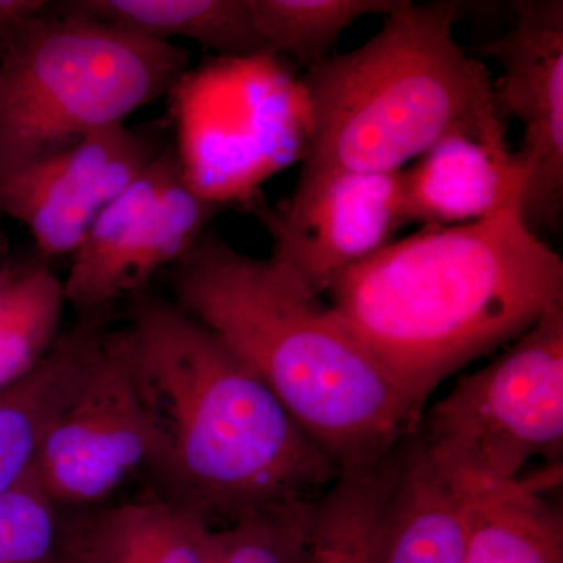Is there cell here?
Returning a JSON list of instances; mask_svg holds the SVG:
<instances>
[{
  "instance_id": "44dd1931",
  "label": "cell",
  "mask_w": 563,
  "mask_h": 563,
  "mask_svg": "<svg viewBox=\"0 0 563 563\" xmlns=\"http://www.w3.org/2000/svg\"><path fill=\"white\" fill-rule=\"evenodd\" d=\"M65 306L63 282L43 266L0 288V391L46 357Z\"/></svg>"
},
{
  "instance_id": "e0dca14e",
  "label": "cell",
  "mask_w": 563,
  "mask_h": 563,
  "mask_svg": "<svg viewBox=\"0 0 563 563\" xmlns=\"http://www.w3.org/2000/svg\"><path fill=\"white\" fill-rule=\"evenodd\" d=\"M63 10L172 43L187 40L220 57H247L268 52L263 46L250 0H80Z\"/></svg>"
},
{
  "instance_id": "8992f818",
  "label": "cell",
  "mask_w": 563,
  "mask_h": 563,
  "mask_svg": "<svg viewBox=\"0 0 563 563\" xmlns=\"http://www.w3.org/2000/svg\"><path fill=\"white\" fill-rule=\"evenodd\" d=\"M417 433L457 487L521 477L533 459L561 466L563 306L543 314L479 372L463 374Z\"/></svg>"
},
{
  "instance_id": "ba28073f",
  "label": "cell",
  "mask_w": 563,
  "mask_h": 563,
  "mask_svg": "<svg viewBox=\"0 0 563 563\" xmlns=\"http://www.w3.org/2000/svg\"><path fill=\"white\" fill-rule=\"evenodd\" d=\"M155 426L129 328L107 331L84 379L41 444L35 470L60 507L106 501L150 468Z\"/></svg>"
},
{
  "instance_id": "9c48e42d",
  "label": "cell",
  "mask_w": 563,
  "mask_h": 563,
  "mask_svg": "<svg viewBox=\"0 0 563 563\" xmlns=\"http://www.w3.org/2000/svg\"><path fill=\"white\" fill-rule=\"evenodd\" d=\"M220 209L192 190L176 151L162 152L99 213L70 255L66 303L84 318L103 314L177 265Z\"/></svg>"
},
{
  "instance_id": "52a82bcc",
  "label": "cell",
  "mask_w": 563,
  "mask_h": 563,
  "mask_svg": "<svg viewBox=\"0 0 563 563\" xmlns=\"http://www.w3.org/2000/svg\"><path fill=\"white\" fill-rule=\"evenodd\" d=\"M276 57H220L188 69L169 92L181 173L217 206L246 198L290 161L307 121L301 85L292 87Z\"/></svg>"
},
{
  "instance_id": "7a4b0ae2",
  "label": "cell",
  "mask_w": 563,
  "mask_h": 563,
  "mask_svg": "<svg viewBox=\"0 0 563 563\" xmlns=\"http://www.w3.org/2000/svg\"><path fill=\"white\" fill-rule=\"evenodd\" d=\"M129 332L155 426L150 468L162 498L218 529L318 501L339 479V466L261 377L190 314L144 302Z\"/></svg>"
},
{
  "instance_id": "d6986e66",
  "label": "cell",
  "mask_w": 563,
  "mask_h": 563,
  "mask_svg": "<svg viewBox=\"0 0 563 563\" xmlns=\"http://www.w3.org/2000/svg\"><path fill=\"white\" fill-rule=\"evenodd\" d=\"M399 444L383 461L342 473L314 506L313 563H366L374 526L398 466Z\"/></svg>"
},
{
  "instance_id": "5bb4252c",
  "label": "cell",
  "mask_w": 563,
  "mask_h": 563,
  "mask_svg": "<svg viewBox=\"0 0 563 563\" xmlns=\"http://www.w3.org/2000/svg\"><path fill=\"white\" fill-rule=\"evenodd\" d=\"M465 498L422 446L417 429L399 443L398 466L366 563H463Z\"/></svg>"
},
{
  "instance_id": "5b68a950",
  "label": "cell",
  "mask_w": 563,
  "mask_h": 563,
  "mask_svg": "<svg viewBox=\"0 0 563 563\" xmlns=\"http://www.w3.org/2000/svg\"><path fill=\"white\" fill-rule=\"evenodd\" d=\"M188 52L63 10L0 46V180L169 95Z\"/></svg>"
},
{
  "instance_id": "30bf717a",
  "label": "cell",
  "mask_w": 563,
  "mask_h": 563,
  "mask_svg": "<svg viewBox=\"0 0 563 563\" xmlns=\"http://www.w3.org/2000/svg\"><path fill=\"white\" fill-rule=\"evenodd\" d=\"M512 10L509 32L476 51L498 63L496 101L523 125L521 213L536 231L554 228L563 207V2L521 0Z\"/></svg>"
},
{
  "instance_id": "9a60e30c",
  "label": "cell",
  "mask_w": 563,
  "mask_h": 563,
  "mask_svg": "<svg viewBox=\"0 0 563 563\" xmlns=\"http://www.w3.org/2000/svg\"><path fill=\"white\" fill-rule=\"evenodd\" d=\"M103 314L85 317L32 369L0 391V496L31 472L52 424L73 398L101 346Z\"/></svg>"
},
{
  "instance_id": "7402d4cb",
  "label": "cell",
  "mask_w": 563,
  "mask_h": 563,
  "mask_svg": "<svg viewBox=\"0 0 563 563\" xmlns=\"http://www.w3.org/2000/svg\"><path fill=\"white\" fill-rule=\"evenodd\" d=\"M314 506L290 504L214 529L209 563H313Z\"/></svg>"
},
{
  "instance_id": "d4e9b609",
  "label": "cell",
  "mask_w": 563,
  "mask_h": 563,
  "mask_svg": "<svg viewBox=\"0 0 563 563\" xmlns=\"http://www.w3.org/2000/svg\"><path fill=\"white\" fill-rule=\"evenodd\" d=\"M54 563H92L80 523H74L66 529L65 540Z\"/></svg>"
},
{
  "instance_id": "ffe728a7",
  "label": "cell",
  "mask_w": 563,
  "mask_h": 563,
  "mask_svg": "<svg viewBox=\"0 0 563 563\" xmlns=\"http://www.w3.org/2000/svg\"><path fill=\"white\" fill-rule=\"evenodd\" d=\"M399 0H250L263 46L307 68L331 57L342 33L365 16H385Z\"/></svg>"
},
{
  "instance_id": "4fadbf2b",
  "label": "cell",
  "mask_w": 563,
  "mask_h": 563,
  "mask_svg": "<svg viewBox=\"0 0 563 563\" xmlns=\"http://www.w3.org/2000/svg\"><path fill=\"white\" fill-rule=\"evenodd\" d=\"M526 174L510 146L473 136H446L402 169L404 201L410 222L448 228L484 220L520 201Z\"/></svg>"
},
{
  "instance_id": "3957f363",
  "label": "cell",
  "mask_w": 563,
  "mask_h": 563,
  "mask_svg": "<svg viewBox=\"0 0 563 563\" xmlns=\"http://www.w3.org/2000/svg\"><path fill=\"white\" fill-rule=\"evenodd\" d=\"M177 265V307L261 377L340 472L383 461L417 429L406 393L279 258L202 236Z\"/></svg>"
},
{
  "instance_id": "2e32d148",
  "label": "cell",
  "mask_w": 563,
  "mask_h": 563,
  "mask_svg": "<svg viewBox=\"0 0 563 563\" xmlns=\"http://www.w3.org/2000/svg\"><path fill=\"white\" fill-rule=\"evenodd\" d=\"M558 476L459 487L465 498L463 563H563L562 507L547 496Z\"/></svg>"
},
{
  "instance_id": "cb8c5ba5",
  "label": "cell",
  "mask_w": 563,
  "mask_h": 563,
  "mask_svg": "<svg viewBox=\"0 0 563 563\" xmlns=\"http://www.w3.org/2000/svg\"><path fill=\"white\" fill-rule=\"evenodd\" d=\"M46 5L40 0H0V41L41 16Z\"/></svg>"
},
{
  "instance_id": "603a6c76",
  "label": "cell",
  "mask_w": 563,
  "mask_h": 563,
  "mask_svg": "<svg viewBox=\"0 0 563 563\" xmlns=\"http://www.w3.org/2000/svg\"><path fill=\"white\" fill-rule=\"evenodd\" d=\"M35 465L0 496V563H54L68 526Z\"/></svg>"
},
{
  "instance_id": "6da1fadb",
  "label": "cell",
  "mask_w": 563,
  "mask_h": 563,
  "mask_svg": "<svg viewBox=\"0 0 563 563\" xmlns=\"http://www.w3.org/2000/svg\"><path fill=\"white\" fill-rule=\"evenodd\" d=\"M325 292L421 413L446 377L563 306V262L514 201L484 220L391 242Z\"/></svg>"
},
{
  "instance_id": "277c9868",
  "label": "cell",
  "mask_w": 563,
  "mask_h": 563,
  "mask_svg": "<svg viewBox=\"0 0 563 563\" xmlns=\"http://www.w3.org/2000/svg\"><path fill=\"white\" fill-rule=\"evenodd\" d=\"M459 5L399 0L357 49L307 70V150L296 187L335 173H398L461 133L509 146L484 63L454 38Z\"/></svg>"
},
{
  "instance_id": "ac0fdd59",
  "label": "cell",
  "mask_w": 563,
  "mask_h": 563,
  "mask_svg": "<svg viewBox=\"0 0 563 563\" xmlns=\"http://www.w3.org/2000/svg\"><path fill=\"white\" fill-rule=\"evenodd\" d=\"M92 563H209L214 528L166 498L125 503L80 521Z\"/></svg>"
},
{
  "instance_id": "8fae6325",
  "label": "cell",
  "mask_w": 563,
  "mask_h": 563,
  "mask_svg": "<svg viewBox=\"0 0 563 563\" xmlns=\"http://www.w3.org/2000/svg\"><path fill=\"white\" fill-rule=\"evenodd\" d=\"M157 155L140 132L111 125L0 180V211L47 257L73 255L99 213Z\"/></svg>"
},
{
  "instance_id": "7c38bea8",
  "label": "cell",
  "mask_w": 563,
  "mask_h": 563,
  "mask_svg": "<svg viewBox=\"0 0 563 563\" xmlns=\"http://www.w3.org/2000/svg\"><path fill=\"white\" fill-rule=\"evenodd\" d=\"M269 222L274 257L321 296L340 274L384 250L409 224L402 172L335 173L296 187Z\"/></svg>"
}]
</instances>
